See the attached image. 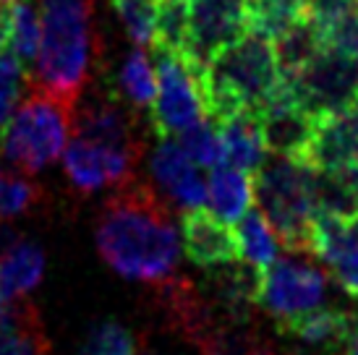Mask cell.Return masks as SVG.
<instances>
[{"label":"cell","mask_w":358,"mask_h":355,"mask_svg":"<svg viewBox=\"0 0 358 355\" xmlns=\"http://www.w3.org/2000/svg\"><path fill=\"white\" fill-rule=\"evenodd\" d=\"M94 240L102 261L126 280L162 287L178 272V227L165 201L147 186L129 183L105 201Z\"/></svg>","instance_id":"1"},{"label":"cell","mask_w":358,"mask_h":355,"mask_svg":"<svg viewBox=\"0 0 358 355\" xmlns=\"http://www.w3.org/2000/svg\"><path fill=\"white\" fill-rule=\"evenodd\" d=\"M42 45L31 87L76 105L97 63L92 0H40Z\"/></svg>","instance_id":"2"},{"label":"cell","mask_w":358,"mask_h":355,"mask_svg":"<svg viewBox=\"0 0 358 355\" xmlns=\"http://www.w3.org/2000/svg\"><path fill=\"white\" fill-rule=\"evenodd\" d=\"M282 87L275 48L267 37L246 31L220 50L204 68V97L209 118L222 123L238 113H262Z\"/></svg>","instance_id":"3"},{"label":"cell","mask_w":358,"mask_h":355,"mask_svg":"<svg viewBox=\"0 0 358 355\" xmlns=\"http://www.w3.org/2000/svg\"><path fill=\"white\" fill-rule=\"evenodd\" d=\"M254 198L285 251L311 254L317 219L314 168L306 159L272 154L254 173Z\"/></svg>","instance_id":"4"},{"label":"cell","mask_w":358,"mask_h":355,"mask_svg":"<svg viewBox=\"0 0 358 355\" xmlns=\"http://www.w3.org/2000/svg\"><path fill=\"white\" fill-rule=\"evenodd\" d=\"M73 105L31 87L10 120L0 129V154L21 173H40L63 154Z\"/></svg>","instance_id":"5"},{"label":"cell","mask_w":358,"mask_h":355,"mask_svg":"<svg viewBox=\"0 0 358 355\" xmlns=\"http://www.w3.org/2000/svg\"><path fill=\"white\" fill-rule=\"evenodd\" d=\"M157 99L152 105V129L157 136H176L209 118L204 97V68L186 55L155 50Z\"/></svg>","instance_id":"6"},{"label":"cell","mask_w":358,"mask_h":355,"mask_svg":"<svg viewBox=\"0 0 358 355\" xmlns=\"http://www.w3.org/2000/svg\"><path fill=\"white\" fill-rule=\"evenodd\" d=\"M327 277L319 266L299 259H278L262 275L259 303L278 321H290L324 306Z\"/></svg>","instance_id":"7"},{"label":"cell","mask_w":358,"mask_h":355,"mask_svg":"<svg viewBox=\"0 0 358 355\" xmlns=\"http://www.w3.org/2000/svg\"><path fill=\"white\" fill-rule=\"evenodd\" d=\"M288 84L314 118L338 113L358 99V58L324 48Z\"/></svg>","instance_id":"8"},{"label":"cell","mask_w":358,"mask_h":355,"mask_svg":"<svg viewBox=\"0 0 358 355\" xmlns=\"http://www.w3.org/2000/svg\"><path fill=\"white\" fill-rule=\"evenodd\" d=\"M81 99V97H79ZM71 131L76 138L100 144L118 152L141 154V141L136 136V118L126 110L120 94L110 89H94L92 94L73 105Z\"/></svg>","instance_id":"9"},{"label":"cell","mask_w":358,"mask_h":355,"mask_svg":"<svg viewBox=\"0 0 358 355\" xmlns=\"http://www.w3.org/2000/svg\"><path fill=\"white\" fill-rule=\"evenodd\" d=\"M246 0H189L186 58L207 68L220 50L246 34Z\"/></svg>","instance_id":"10"},{"label":"cell","mask_w":358,"mask_h":355,"mask_svg":"<svg viewBox=\"0 0 358 355\" xmlns=\"http://www.w3.org/2000/svg\"><path fill=\"white\" fill-rule=\"evenodd\" d=\"M141 154L118 152L84 138H71L63 149V168L66 175L81 194H94L102 188H123L134 180V170Z\"/></svg>","instance_id":"11"},{"label":"cell","mask_w":358,"mask_h":355,"mask_svg":"<svg viewBox=\"0 0 358 355\" xmlns=\"http://www.w3.org/2000/svg\"><path fill=\"white\" fill-rule=\"evenodd\" d=\"M259 118H262V126H264L267 149L272 154L296 159L308 157V147H311V138H314L317 118L301 105L293 87L285 79H282V87L275 92V97L269 99L264 110L259 113Z\"/></svg>","instance_id":"12"},{"label":"cell","mask_w":358,"mask_h":355,"mask_svg":"<svg viewBox=\"0 0 358 355\" xmlns=\"http://www.w3.org/2000/svg\"><path fill=\"white\" fill-rule=\"evenodd\" d=\"M311 256L324 261L350 298H358V215H317L311 230Z\"/></svg>","instance_id":"13"},{"label":"cell","mask_w":358,"mask_h":355,"mask_svg":"<svg viewBox=\"0 0 358 355\" xmlns=\"http://www.w3.org/2000/svg\"><path fill=\"white\" fill-rule=\"evenodd\" d=\"M150 170L165 196L183 212L199 209L207 201V180L199 175L196 162L173 136H159L157 147L152 149Z\"/></svg>","instance_id":"14"},{"label":"cell","mask_w":358,"mask_h":355,"mask_svg":"<svg viewBox=\"0 0 358 355\" xmlns=\"http://www.w3.org/2000/svg\"><path fill=\"white\" fill-rule=\"evenodd\" d=\"M306 162L317 170L358 168V99L317 118Z\"/></svg>","instance_id":"15"},{"label":"cell","mask_w":358,"mask_h":355,"mask_svg":"<svg viewBox=\"0 0 358 355\" xmlns=\"http://www.w3.org/2000/svg\"><path fill=\"white\" fill-rule=\"evenodd\" d=\"M183 230V251L191 264L201 269L238 261V240L236 233L222 222L217 215H209L204 209H189L180 219Z\"/></svg>","instance_id":"16"},{"label":"cell","mask_w":358,"mask_h":355,"mask_svg":"<svg viewBox=\"0 0 358 355\" xmlns=\"http://www.w3.org/2000/svg\"><path fill=\"white\" fill-rule=\"evenodd\" d=\"M217 126L222 133V144H225V162L230 168H238L254 175L262 168V162L269 157L264 126H262L259 113H238V115L225 118Z\"/></svg>","instance_id":"17"},{"label":"cell","mask_w":358,"mask_h":355,"mask_svg":"<svg viewBox=\"0 0 358 355\" xmlns=\"http://www.w3.org/2000/svg\"><path fill=\"white\" fill-rule=\"evenodd\" d=\"M278 332L285 337H293L301 345L314 347V350H335L353 337L348 314L340 311V308L327 306L299 316V319H290V321H278Z\"/></svg>","instance_id":"18"},{"label":"cell","mask_w":358,"mask_h":355,"mask_svg":"<svg viewBox=\"0 0 358 355\" xmlns=\"http://www.w3.org/2000/svg\"><path fill=\"white\" fill-rule=\"evenodd\" d=\"M207 201L212 215H217L228 225H236L254 201V178L230 165L212 168L207 180Z\"/></svg>","instance_id":"19"},{"label":"cell","mask_w":358,"mask_h":355,"mask_svg":"<svg viewBox=\"0 0 358 355\" xmlns=\"http://www.w3.org/2000/svg\"><path fill=\"white\" fill-rule=\"evenodd\" d=\"M272 48H275L280 76L285 81H293L301 71H306L308 63L317 58L327 45H324V37L319 31L317 21L306 13L296 24H290L280 37H275Z\"/></svg>","instance_id":"20"},{"label":"cell","mask_w":358,"mask_h":355,"mask_svg":"<svg viewBox=\"0 0 358 355\" xmlns=\"http://www.w3.org/2000/svg\"><path fill=\"white\" fill-rule=\"evenodd\" d=\"M45 277V251L31 240L19 238L0 254V293L6 298H24Z\"/></svg>","instance_id":"21"},{"label":"cell","mask_w":358,"mask_h":355,"mask_svg":"<svg viewBox=\"0 0 358 355\" xmlns=\"http://www.w3.org/2000/svg\"><path fill=\"white\" fill-rule=\"evenodd\" d=\"M238 240V256L257 269H267L280 259L278 238L262 212H246L233 227Z\"/></svg>","instance_id":"22"},{"label":"cell","mask_w":358,"mask_h":355,"mask_svg":"<svg viewBox=\"0 0 358 355\" xmlns=\"http://www.w3.org/2000/svg\"><path fill=\"white\" fill-rule=\"evenodd\" d=\"M118 94L136 110H152L157 99V68L141 48L131 50L120 63Z\"/></svg>","instance_id":"23"},{"label":"cell","mask_w":358,"mask_h":355,"mask_svg":"<svg viewBox=\"0 0 358 355\" xmlns=\"http://www.w3.org/2000/svg\"><path fill=\"white\" fill-rule=\"evenodd\" d=\"M301 16H306V0H246V29L269 42Z\"/></svg>","instance_id":"24"},{"label":"cell","mask_w":358,"mask_h":355,"mask_svg":"<svg viewBox=\"0 0 358 355\" xmlns=\"http://www.w3.org/2000/svg\"><path fill=\"white\" fill-rule=\"evenodd\" d=\"M113 8L136 48H155L159 0H113Z\"/></svg>","instance_id":"25"},{"label":"cell","mask_w":358,"mask_h":355,"mask_svg":"<svg viewBox=\"0 0 358 355\" xmlns=\"http://www.w3.org/2000/svg\"><path fill=\"white\" fill-rule=\"evenodd\" d=\"M178 136V144L196 165H201V168L225 165V144H222V133H220L215 118L199 120L196 126H191L189 131H183Z\"/></svg>","instance_id":"26"},{"label":"cell","mask_w":358,"mask_h":355,"mask_svg":"<svg viewBox=\"0 0 358 355\" xmlns=\"http://www.w3.org/2000/svg\"><path fill=\"white\" fill-rule=\"evenodd\" d=\"M189 45V0H159L155 50L186 55Z\"/></svg>","instance_id":"27"},{"label":"cell","mask_w":358,"mask_h":355,"mask_svg":"<svg viewBox=\"0 0 358 355\" xmlns=\"http://www.w3.org/2000/svg\"><path fill=\"white\" fill-rule=\"evenodd\" d=\"M40 204V186L13 170H0V222H10Z\"/></svg>","instance_id":"28"},{"label":"cell","mask_w":358,"mask_h":355,"mask_svg":"<svg viewBox=\"0 0 358 355\" xmlns=\"http://www.w3.org/2000/svg\"><path fill=\"white\" fill-rule=\"evenodd\" d=\"M42 45V19L40 10L29 0L13 3V34H10V50L24 63H34Z\"/></svg>","instance_id":"29"},{"label":"cell","mask_w":358,"mask_h":355,"mask_svg":"<svg viewBox=\"0 0 358 355\" xmlns=\"http://www.w3.org/2000/svg\"><path fill=\"white\" fill-rule=\"evenodd\" d=\"M27 63L13 52L3 50L0 52V129L16 113V105H21L24 89H27Z\"/></svg>","instance_id":"30"},{"label":"cell","mask_w":358,"mask_h":355,"mask_svg":"<svg viewBox=\"0 0 358 355\" xmlns=\"http://www.w3.org/2000/svg\"><path fill=\"white\" fill-rule=\"evenodd\" d=\"M0 355H50V345L37 311L19 326L0 332Z\"/></svg>","instance_id":"31"},{"label":"cell","mask_w":358,"mask_h":355,"mask_svg":"<svg viewBox=\"0 0 358 355\" xmlns=\"http://www.w3.org/2000/svg\"><path fill=\"white\" fill-rule=\"evenodd\" d=\"M79 355H134V335L118 321H100L87 332Z\"/></svg>","instance_id":"32"},{"label":"cell","mask_w":358,"mask_h":355,"mask_svg":"<svg viewBox=\"0 0 358 355\" xmlns=\"http://www.w3.org/2000/svg\"><path fill=\"white\" fill-rule=\"evenodd\" d=\"M324 45L343 55L358 58V3L324 29Z\"/></svg>","instance_id":"33"},{"label":"cell","mask_w":358,"mask_h":355,"mask_svg":"<svg viewBox=\"0 0 358 355\" xmlns=\"http://www.w3.org/2000/svg\"><path fill=\"white\" fill-rule=\"evenodd\" d=\"M10 34H13V6L0 3V52L8 50Z\"/></svg>","instance_id":"34"},{"label":"cell","mask_w":358,"mask_h":355,"mask_svg":"<svg viewBox=\"0 0 358 355\" xmlns=\"http://www.w3.org/2000/svg\"><path fill=\"white\" fill-rule=\"evenodd\" d=\"M343 355H358V335H353L345 342V350H343Z\"/></svg>","instance_id":"35"},{"label":"cell","mask_w":358,"mask_h":355,"mask_svg":"<svg viewBox=\"0 0 358 355\" xmlns=\"http://www.w3.org/2000/svg\"><path fill=\"white\" fill-rule=\"evenodd\" d=\"M243 355H275V353H272L269 347H264V345H254L251 350H246Z\"/></svg>","instance_id":"36"},{"label":"cell","mask_w":358,"mask_h":355,"mask_svg":"<svg viewBox=\"0 0 358 355\" xmlns=\"http://www.w3.org/2000/svg\"><path fill=\"white\" fill-rule=\"evenodd\" d=\"M0 3H8V6H10V3H16V0H0Z\"/></svg>","instance_id":"37"}]
</instances>
